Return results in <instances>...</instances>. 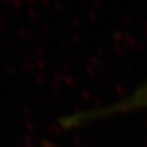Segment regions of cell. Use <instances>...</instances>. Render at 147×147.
I'll list each match as a JSON object with an SVG mask.
<instances>
[{
	"mask_svg": "<svg viewBox=\"0 0 147 147\" xmlns=\"http://www.w3.org/2000/svg\"><path fill=\"white\" fill-rule=\"evenodd\" d=\"M141 110H147V80L142 82L139 87H137L130 95H127L126 97H124L111 107L96 111L95 115H115L132 111H141Z\"/></svg>",
	"mask_w": 147,
	"mask_h": 147,
	"instance_id": "1",
	"label": "cell"
}]
</instances>
